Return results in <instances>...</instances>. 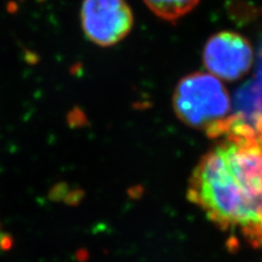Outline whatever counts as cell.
Returning <instances> with one entry per match:
<instances>
[{
	"label": "cell",
	"mask_w": 262,
	"mask_h": 262,
	"mask_svg": "<svg viewBox=\"0 0 262 262\" xmlns=\"http://www.w3.org/2000/svg\"><path fill=\"white\" fill-rule=\"evenodd\" d=\"M81 23L92 43L108 47L121 42L129 34L134 15L125 0H84Z\"/></svg>",
	"instance_id": "3"
},
{
	"label": "cell",
	"mask_w": 262,
	"mask_h": 262,
	"mask_svg": "<svg viewBox=\"0 0 262 262\" xmlns=\"http://www.w3.org/2000/svg\"><path fill=\"white\" fill-rule=\"evenodd\" d=\"M246 136L203 155L188 186L189 200L222 227H262V149Z\"/></svg>",
	"instance_id": "1"
},
{
	"label": "cell",
	"mask_w": 262,
	"mask_h": 262,
	"mask_svg": "<svg viewBox=\"0 0 262 262\" xmlns=\"http://www.w3.org/2000/svg\"><path fill=\"white\" fill-rule=\"evenodd\" d=\"M203 63L211 75L225 81H235L247 73L253 63V49L239 33L219 32L203 48Z\"/></svg>",
	"instance_id": "4"
},
{
	"label": "cell",
	"mask_w": 262,
	"mask_h": 262,
	"mask_svg": "<svg viewBox=\"0 0 262 262\" xmlns=\"http://www.w3.org/2000/svg\"><path fill=\"white\" fill-rule=\"evenodd\" d=\"M173 106L176 116L185 125L213 134L231 113V98L219 78L194 72L177 83Z\"/></svg>",
	"instance_id": "2"
},
{
	"label": "cell",
	"mask_w": 262,
	"mask_h": 262,
	"mask_svg": "<svg viewBox=\"0 0 262 262\" xmlns=\"http://www.w3.org/2000/svg\"><path fill=\"white\" fill-rule=\"evenodd\" d=\"M200 0H144L146 6L159 18L175 22L189 13Z\"/></svg>",
	"instance_id": "5"
}]
</instances>
